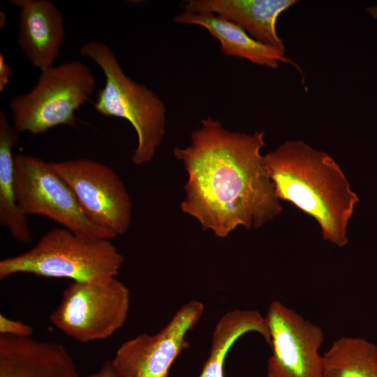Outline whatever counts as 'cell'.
<instances>
[{"instance_id":"6da1fadb","label":"cell","mask_w":377,"mask_h":377,"mask_svg":"<svg viewBox=\"0 0 377 377\" xmlns=\"http://www.w3.org/2000/svg\"><path fill=\"white\" fill-rule=\"evenodd\" d=\"M265 146V132H232L210 116L202 119L191 144L174 149L188 176L182 211L223 238L279 216L282 206L263 167Z\"/></svg>"},{"instance_id":"7a4b0ae2","label":"cell","mask_w":377,"mask_h":377,"mask_svg":"<svg viewBox=\"0 0 377 377\" xmlns=\"http://www.w3.org/2000/svg\"><path fill=\"white\" fill-rule=\"evenodd\" d=\"M278 199L293 203L319 224L323 238L342 247L360 199L339 165L301 140L286 141L263 156Z\"/></svg>"},{"instance_id":"3957f363","label":"cell","mask_w":377,"mask_h":377,"mask_svg":"<svg viewBox=\"0 0 377 377\" xmlns=\"http://www.w3.org/2000/svg\"><path fill=\"white\" fill-rule=\"evenodd\" d=\"M80 54L93 60L105 77V85L94 103L95 110L105 117L129 121L138 137L131 161L137 165L149 163L165 131L163 102L153 91L126 75L114 52L103 42H85Z\"/></svg>"},{"instance_id":"277c9868","label":"cell","mask_w":377,"mask_h":377,"mask_svg":"<svg viewBox=\"0 0 377 377\" xmlns=\"http://www.w3.org/2000/svg\"><path fill=\"white\" fill-rule=\"evenodd\" d=\"M123 256L110 239H88L62 227L45 233L30 249L0 261V279L18 273L90 281L116 276Z\"/></svg>"},{"instance_id":"5b68a950","label":"cell","mask_w":377,"mask_h":377,"mask_svg":"<svg viewBox=\"0 0 377 377\" xmlns=\"http://www.w3.org/2000/svg\"><path fill=\"white\" fill-rule=\"evenodd\" d=\"M96 78L84 63L71 61L41 71L35 86L12 98L17 131L38 135L59 125L76 126V111L93 94Z\"/></svg>"},{"instance_id":"8992f818","label":"cell","mask_w":377,"mask_h":377,"mask_svg":"<svg viewBox=\"0 0 377 377\" xmlns=\"http://www.w3.org/2000/svg\"><path fill=\"white\" fill-rule=\"evenodd\" d=\"M129 307V290L116 276L73 281L50 320L68 337L87 343L107 339L121 328Z\"/></svg>"},{"instance_id":"52a82bcc","label":"cell","mask_w":377,"mask_h":377,"mask_svg":"<svg viewBox=\"0 0 377 377\" xmlns=\"http://www.w3.org/2000/svg\"><path fill=\"white\" fill-rule=\"evenodd\" d=\"M14 189L17 203L27 216H46L88 239L115 238L88 217L50 162L31 155L15 154Z\"/></svg>"},{"instance_id":"ba28073f","label":"cell","mask_w":377,"mask_h":377,"mask_svg":"<svg viewBox=\"0 0 377 377\" xmlns=\"http://www.w3.org/2000/svg\"><path fill=\"white\" fill-rule=\"evenodd\" d=\"M50 163L95 224L115 237L127 231L131 221L132 202L124 183L111 168L89 158Z\"/></svg>"},{"instance_id":"9c48e42d","label":"cell","mask_w":377,"mask_h":377,"mask_svg":"<svg viewBox=\"0 0 377 377\" xmlns=\"http://www.w3.org/2000/svg\"><path fill=\"white\" fill-rule=\"evenodd\" d=\"M203 311L201 302L191 300L156 334H141L123 343L111 361L117 377H168L172 363L188 346L187 333Z\"/></svg>"},{"instance_id":"30bf717a","label":"cell","mask_w":377,"mask_h":377,"mask_svg":"<svg viewBox=\"0 0 377 377\" xmlns=\"http://www.w3.org/2000/svg\"><path fill=\"white\" fill-rule=\"evenodd\" d=\"M265 318L273 350L267 377H323L322 329L279 301L270 304Z\"/></svg>"},{"instance_id":"8fae6325","label":"cell","mask_w":377,"mask_h":377,"mask_svg":"<svg viewBox=\"0 0 377 377\" xmlns=\"http://www.w3.org/2000/svg\"><path fill=\"white\" fill-rule=\"evenodd\" d=\"M19 9L17 43L27 60L40 71L54 66L65 36L61 10L48 0H10Z\"/></svg>"},{"instance_id":"7c38bea8","label":"cell","mask_w":377,"mask_h":377,"mask_svg":"<svg viewBox=\"0 0 377 377\" xmlns=\"http://www.w3.org/2000/svg\"><path fill=\"white\" fill-rule=\"evenodd\" d=\"M0 377H80L62 344L0 334Z\"/></svg>"},{"instance_id":"4fadbf2b","label":"cell","mask_w":377,"mask_h":377,"mask_svg":"<svg viewBox=\"0 0 377 377\" xmlns=\"http://www.w3.org/2000/svg\"><path fill=\"white\" fill-rule=\"evenodd\" d=\"M296 0H189L184 10L211 13L241 27L251 38L285 52L276 23Z\"/></svg>"},{"instance_id":"5bb4252c","label":"cell","mask_w":377,"mask_h":377,"mask_svg":"<svg viewBox=\"0 0 377 377\" xmlns=\"http://www.w3.org/2000/svg\"><path fill=\"white\" fill-rule=\"evenodd\" d=\"M176 23L200 26L220 44L221 51L226 56L246 59L252 64L277 68L279 62L298 68V66L286 57L285 52L251 38L241 27L211 13L184 10L174 18Z\"/></svg>"},{"instance_id":"9a60e30c","label":"cell","mask_w":377,"mask_h":377,"mask_svg":"<svg viewBox=\"0 0 377 377\" xmlns=\"http://www.w3.org/2000/svg\"><path fill=\"white\" fill-rule=\"evenodd\" d=\"M19 133L6 113L0 112V223L13 239L21 243L32 240L27 216L20 209L14 189L13 150L19 141Z\"/></svg>"},{"instance_id":"2e32d148","label":"cell","mask_w":377,"mask_h":377,"mask_svg":"<svg viewBox=\"0 0 377 377\" xmlns=\"http://www.w3.org/2000/svg\"><path fill=\"white\" fill-rule=\"evenodd\" d=\"M256 332L271 346L265 318L254 310L235 309L226 313L212 333L209 355L198 377H224L225 357L233 343L243 334Z\"/></svg>"},{"instance_id":"e0dca14e","label":"cell","mask_w":377,"mask_h":377,"mask_svg":"<svg viewBox=\"0 0 377 377\" xmlns=\"http://www.w3.org/2000/svg\"><path fill=\"white\" fill-rule=\"evenodd\" d=\"M323 356V377H377V345L364 339L340 338Z\"/></svg>"},{"instance_id":"ac0fdd59","label":"cell","mask_w":377,"mask_h":377,"mask_svg":"<svg viewBox=\"0 0 377 377\" xmlns=\"http://www.w3.org/2000/svg\"><path fill=\"white\" fill-rule=\"evenodd\" d=\"M33 332V328L30 325L21 321L11 320L0 314V334L30 337Z\"/></svg>"},{"instance_id":"d6986e66","label":"cell","mask_w":377,"mask_h":377,"mask_svg":"<svg viewBox=\"0 0 377 377\" xmlns=\"http://www.w3.org/2000/svg\"><path fill=\"white\" fill-rule=\"evenodd\" d=\"M11 68L6 61L4 56L0 54V91L3 92L10 82Z\"/></svg>"},{"instance_id":"ffe728a7","label":"cell","mask_w":377,"mask_h":377,"mask_svg":"<svg viewBox=\"0 0 377 377\" xmlns=\"http://www.w3.org/2000/svg\"><path fill=\"white\" fill-rule=\"evenodd\" d=\"M88 377H117V376L110 361L104 363L97 372L90 374Z\"/></svg>"},{"instance_id":"44dd1931","label":"cell","mask_w":377,"mask_h":377,"mask_svg":"<svg viewBox=\"0 0 377 377\" xmlns=\"http://www.w3.org/2000/svg\"><path fill=\"white\" fill-rule=\"evenodd\" d=\"M367 10L375 20H377V6L369 7Z\"/></svg>"}]
</instances>
